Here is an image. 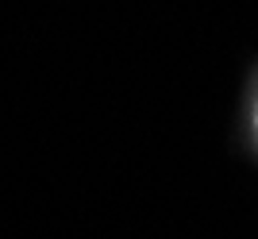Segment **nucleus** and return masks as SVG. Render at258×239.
I'll list each match as a JSON object with an SVG mask.
<instances>
[{"label":"nucleus","mask_w":258,"mask_h":239,"mask_svg":"<svg viewBox=\"0 0 258 239\" xmlns=\"http://www.w3.org/2000/svg\"><path fill=\"white\" fill-rule=\"evenodd\" d=\"M235 143L243 158L258 166V58L247 66L239 85V108H235Z\"/></svg>","instance_id":"f257e3e1"}]
</instances>
